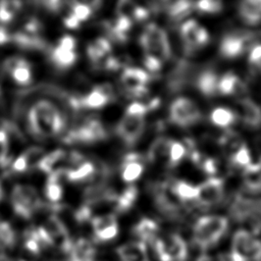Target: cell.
Segmentation results:
<instances>
[{
    "mask_svg": "<svg viewBox=\"0 0 261 261\" xmlns=\"http://www.w3.org/2000/svg\"><path fill=\"white\" fill-rule=\"evenodd\" d=\"M30 133L37 139L47 140L58 137L65 127L61 110L49 100H39L32 105L27 115Z\"/></svg>",
    "mask_w": 261,
    "mask_h": 261,
    "instance_id": "obj_1",
    "label": "cell"
},
{
    "mask_svg": "<svg viewBox=\"0 0 261 261\" xmlns=\"http://www.w3.org/2000/svg\"><path fill=\"white\" fill-rule=\"evenodd\" d=\"M140 45L146 58L162 64L171 56V47L166 32L155 23L148 24L140 36Z\"/></svg>",
    "mask_w": 261,
    "mask_h": 261,
    "instance_id": "obj_2",
    "label": "cell"
},
{
    "mask_svg": "<svg viewBox=\"0 0 261 261\" xmlns=\"http://www.w3.org/2000/svg\"><path fill=\"white\" fill-rule=\"evenodd\" d=\"M228 221L221 215H205L200 217L193 228L194 242L201 248H209L223 237Z\"/></svg>",
    "mask_w": 261,
    "mask_h": 261,
    "instance_id": "obj_3",
    "label": "cell"
},
{
    "mask_svg": "<svg viewBox=\"0 0 261 261\" xmlns=\"http://www.w3.org/2000/svg\"><path fill=\"white\" fill-rule=\"evenodd\" d=\"M230 261H261V241L245 229L234 232Z\"/></svg>",
    "mask_w": 261,
    "mask_h": 261,
    "instance_id": "obj_4",
    "label": "cell"
},
{
    "mask_svg": "<svg viewBox=\"0 0 261 261\" xmlns=\"http://www.w3.org/2000/svg\"><path fill=\"white\" fill-rule=\"evenodd\" d=\"M10 201L14 212L23 218H30L40 205L36 189L24 184H18L13 187Z\"/></svg>",
    "mask_w": 261,
    "mask_h": 261,
    "instance_id": "obj_5",
    "label": "cell"
},
{
    "mask_svg": "<svg viewBox=\"0 0 261 261\" xmlns=\"http://www.w3.org/2000/svg\"><path fill=\"white\" fill-rule=\"evenodd\" d=\"M155 250L160 261H185L188 257L187 244L176 233H168L157 239Z\"/></svg>",
    "mask_w": 261,
    "mask_h": 261,
    "instance_id": "obj_6",
    "label": "cell"
},
{
    "mask_svg": "<svg viewBox=\"0 0 261 261\" xmlns=\"http://www.w3.org/2000/svg\"><path fill=\"white\" fill-rule=\"evenodd\" d=\"M169 118L175 125L188 127L200 120L201 111L197 104L191 99L178 97L170 104Z\"/></svg>",
    "mask_w": 261,
    "mask_h": 261,
    "instance_id": "obj_7",
    "label": "cell"
},
{
    "mask_svg": "<svg viewBox=\"0 0 261 261\" xmlns=\"http://www.w3.org/2000/svg\"><path fill=\"white\" fill-rule=\"evenodd\" d=\"M149 81V73L139 67H126L120 75L123 90L133 98H142L147 93Z\"/></svg>",
    "mask_w": 261,
    "mask_h": 261,
    "instance_id": "obj_8",
    "label": "cell"
},
{
    "mask_svg": "<svg viewBox=\"0 0 261 261\" xmlns=\"http://www.w3.org/2000/svg\"><path fill=\"white\" fill-rule=\"evenodd\" d=\"M180 37L189 53L199 50L209 42L207 30L195 19H188L180 25Z\"/></svg>",
    "mask_w": 261,
    "mask_h": 261,
    "instance_id": "obj_9",
    "label": "cell"
},
{
    "mask_svg": "<svg viewBox=\"0 0 261 261\" xmlns=\"http://www.w3.org/2000/svg\"><path fill=\"white\" fill-rule=\"evenodd\" d=\"M145 129V116L125 112L117 124L118 137L127 145L136 144Z\"/></svg>",
    "mask_w": 261,
    "mask_h": 261,
    "instance_id": "obj_10",
    "label": "cell"
},
{
    "mask_svg": "<svg viewBox=\"0 0 261 261\" xmlns=\"http://www.w3.org/2000/svg\"><path fill=\"white\" fill-rule=\"evenodd\" d=\"M250 38L247 34H226L219 45V54L225 59H234L242 55L248 46Z\"/></svg>",
    "mask_w": 261,
    "mask_h": 261,
    "instance_id": "obj_11",
    "label": "cell"
},
{
    "mask_svg": "<svg viewBox=\"0 0 261 261\" xmlns=\"http://www.w3.org/2000/svg\"><path fill=\"white\" fill-rule=\"evenodd\" d=\"M113 97V90L107 84L99 85L85 97L76 99V105L89 109H99L106 106Z\"/></svg>",
    "mask_w": 261,
    "mask_h": 261,
    "instance_id": "obj_12",
    "label": "cell"
},
{
    "mask_svg": "<svg viewBox=\"0 0 261 261\" xmlns=\"http://www.w3.org/2000/svg\"><path fill=\"white\" fill-rule=\"evenodd\" d=\"M223 196V182L217 177H211L198 186L197 200L205 205L210 206L218 203Z\"/></svg>",
    "mask_w": 261,
    "mask_h": 261,
    "instance_id": "obj_13",
    "label": "cell"
},
{
    "mask_svg": "<svg viewBox=\"0 0 261 261\" xmlns=\"http://www.w3.org/2000/svg\"><path fill=\"white\" fill-rule=\"evenodd\" d=\"M105 137V130L100 121L91 119L85 122L80 127L73 129L68 139L81 143H93L102 140Z\"/></svg>",
    "mask_w": 261,
    "mask_h": 261,
    "instance_id": "obj_14",
    "label": "cell"
},
{
    "mask_svg": "<svg viewBox=\"0 0 261 261\" xmlns=\"http://www.w3.org/2000/svg\"><path fill=\"white\" fill-rule=\"evenodd\" d=\"M94 236L98 241L108 242L118 234V224L113 214L97 216L92 220Z\"/></svg>",
    "mask_w": 261,
    "mask_h": 261,
    "instance_id": "obj_15",
    "label": "cell"
},
{
    "mask_svg": "<svg viewBox=\"0 0 261 261\" xmlns=\"http://www.w3.org/2000/svg\"><path fill=\"white\" fill-rule=\"evenodd\" d=\"M121 261H148L146 244L143 242H130L121 245L117 249Z\"/></svg>",
    "mask_w": 261,
    "mask_h": 261,
    "instance_id": "obj_16",
    "label": "cell"
},
{
    "mask_svg": "<svg viewBox=\"0 0 261 261\" xmlns=\"http://www.w3.org/2000/svg\"><path fill=\"white\" fill-rule=\"evenodd\" d=\"M116 14L119 17H124L133 22L147 18L149 12L147 9L138 5L135 0H118L116 4Z\"/></svg>",
    "mask_w": 261,
    "mask_h": 261,
    "instance_id": "obj_17",
    "label": "cell"
},
{
    "mask_svg": "<svg viewBox=\"0 0 261 261\" xmlns=\"http://www.w3.org/2000/svg\"><path fill=\"white\" fill-rule=\"evenodd\" d=\"M111 50L112 47L109 40L105 38H97L89 44L87 53L93 65L97 66L102 60L111 55Z\"/></svg>",
    "mask_w": 261,
    "mask_h": 261,
    "instance_id": "obj_18",
    "label": "cell"
},
{
    "mask_svg": "<svg viewBox=\"0 0 261 261\" xmlns=\"http://www.w3.org/2000/svg\"><path fill=\"white\" fill-rule=\"evenodd\" d=\"M244 91V83L233 72H226L218 80V93L221 95H241Z\"/></svg>",
    "mask_w": 261,
    "mask_h": 261,
    "instance_id": "obj_19",
    "label": "cell"
},
{
    "mask_svg": "<svg viewBox=\"0 0 261 261\" xmlns=\"http://www.w3.org/2000/svg\"><path fill=\"white\" fill-rule=\"evenodd\" d=\"M69 253V261H94L96 250L90 241L80 239L70 246Z\"/></svg>",
    "mask_w": 261,
    "mask_h": 261,
    "instance_id": "obj_20",
    "label": "cell"
},
{
    "mask_svg": "<svg viewBox=\"0 0 261 261\" xmlns=\"http://www.w3.org/2000/svg\"><path fill=\"white\" fill-rule=\"evenodd\" d=\"M240 115L245 123L256 126L261 123V109L251 99H242L239 103Z\"/></svg>",
    "mask_w": 261,
    "mask_h": 261,
    "instance_id": "obj_21",
    "label": "cell"
},
{
    "mask_svg": "<svg viewBox=\"0 0 261 261\" xmlns=\"http://www.w3.org/2000/svg\"><path fill=\"white\" fill-rule=\"evenodd\" d=\"M218 80L216 73L210 69L202 71L196 81L198 90L206 97H212L218 93Z\"/></svg>",
    "mask_w": 261,
    "mask_h": 261,
    "instance_id": "obj_22",
    "label": "cell"
},
{
    "mask_svg": "<svg viewBox=\"0 0 261 261\" xmlns=\"http://www.w3.org/2000/svg\"><path fill=\"white\" fill-rule=\"evenodd\" d=\"M144 170L143 164L136 154H130L125 157L121 168V177L125 182L136 181L142 175Z\"/></svg>",
    "mask_w": 261,
    "mask_h": 261,
    "instance_id": "obj_23",
    "label": "cell"
},
{
    "mask_svg": "<svg viewBox=\"0 0 261 261\" xmlns=\"http://www.w3.org/2000/svg\"><path fill=\"white\" fill-rule=\"evenodd\" d=\"M43 158L42 151L38 148H33L28 151H25L23 154H21L12 164V169L16 172H24L29 170L31 167L35 165V163H39L41 159Z\"/></svg>",
    "mask_w": 261,
    "mask_h": 261,
    "instance_id": "obj_24",
    "label": "cell"
},
{
    "mask_svg": "<svg viewBox=\"0 0 261 261\" xmlns=\"http://www.w3.org/2000/svg\"><path fill=\"white\" fill-rule=\"evenodd\" d=\"M158 224L150 218L141 219L134 227L135 236L140 240V242H143L145 244L146 242H150L153 239H155L158 233Z\"/></svg>",
    "mask_w": 261,
    "mask_h": 261,
    "instance_id": "obj_25",
    "label": "cell"
},
{
    "mask_svg": "<svg viewBox=\"0 0 261 261\" xmlns=\"http://www.w3.org/2000/svg\"><path fill=\"white\" fill-rule=\"evenodd\" d=\"M165 10L173 19L185 17L192 10L191 0H161Z\"/></svg>",
    "mask_w": 261,
    "mask_h": 261,
    "instance_id": "obj_26",
    "label": "cell"
},
{
    "mask_svg": "<svg viewBox=\"0 0 261 261\" xmlns=\"http://www.w3.org/2000/svg\"><path fill=\"white\" fill-rule=\"evenodd\" d=\"M51 59L58 68L65 69L73 65L76 60V54L74 50H68L57 45L51 52Z\"/></svg>",
    "mask_w": 261,
    "mask_h": 261,
    "instance_id": "obj_27",
    "label": "cell"
},
{
    "mask_svg": "<svg viewBox=\"0 0 261 261\" xmlns=\"http://www.w3.org/2000/svg\"><path fill=\"white\" fill-rule=\"evenodd\" d=\"M210 120L213 125L226 128L236 120V113L226 107H216L210 113Z\"/></svg>",
    "mask_w": 261,
    "mask_h": 261,
    "instance_id": "obj_28",
    "label": "cell"
},
{
    "mask_svg": "<svg viewBox=\"0 0 261 261\" xmlns=\"http://www.w3.org/2000/svg\"><path fill=\"white\" fill-rule=\"evenodd\" d=\"M12 39L17 45L23 48H28V49L44 48V41L39 37L38 34L22 31V32L16 33Z\"/></svg>",
    "mask_w": 261,
    "mask_h": 261,
    "instance_id": "obj_29",
    "label": "cell"
},
{
    "mask_svg": "<svg viewBox=\"0 0 261 261\" xmlns=\"http://www.w3.org/2000/svg\"><path fill=\"white\" fill-rule=\"evenodd\" d=\"M94 172V165L91 162L85 161L76 163L65 171L67 178L70 181H83Z\"/></svg>",
    "mask_w": 261,
    "mask_h": 261,
    "instance_id": "obj_30",
    "label": "cell"
},
{
    "mask_svg": "<svg viewBox=\"0 0 261 261\" xmlns=\"http://www.w3.org/2000/svg\"><path fill=\"white\" fill-rule=\"evenodd\" d=\"M21 0H0V22L7 23L20 10Z\"/></svg>",
    "mask_w": 261,
    "mask_h": 261,
    "instance_id": "obj_31",
    "label": "cell"
},
{
    "mask_svg": "<svg viewBox=\"0 0 261 261\" xmlns=\"http://www.w3.org/2000/svg\"><path fill=\"white\" fill-rule=\"evenodd\" d=\"M45 195L52 202H57L62 198L63 189L57 178V174L50 175L45 187Z\"/></svg>",
    "mask_w": 261,
    "mask_h": 261,
    "instance_id": "obj_32",
    "label": "cell"
},
{
    "mask_svg": "<svg viewBox=\"0 0 261 261\" xmlns=\"http://www.w3.org/2000/svg\"><path fill=\"white\" fill-rule=\"evenodd\" d=\"M174 194L181 200H192L197 199L198 187H195L187 181H177L173 188Z\"/></svg>",
    "mask_w": 261,
    "mask_h": 261,
    "instance_id": "obj_33",
    "label": "cell"
},
{
    "mask_svg": "<svg viewBox=\"0 0 261 261\" xmlns=\"http://www.w3.org/2000/svg\"><path fill=\"white\" fill-rule=\"evenodd\" d=\"M9 74H11L14 82L18 85H29L32 82L31 66L27 60L14 68Z\"/></svg>",
    "mask_w": 261,
    "mask_h": 261,
    "instance_id": "obj_34",
    "label": "cell"
},
{
    "mask_svg": "<svg viewBox=\"0 0 261 261\" xmlns=\"http://www.w3.org/2000/svg\"><path fill=\"white\" fill-rule=\"evenodd\" d=\"M15 243V234L11 226L0 221V249L11 248Z\"/></svg>",
    "mask_w": 261,
    "mask_h": 261,
    "instance_id": "obj_35",
    "label": "cell"
},
{
    "mask_svg": "<svg viewBox=\"0 0 261 261\" xmlns=\"http://www.w3.org/2000/svg\"><path fill=\"white\" fill-rule=\"evenodd\" d=\"M138 196V191L135 187L127 188L118 198H117V208L121 211L127 210L130 208Z\"/></svg>",
    "mask_w": 261,
    "mask_h": 261,
    "instance_id": "obj_36",
    "label": "cell"
},
{
    "mask_svg": "<svg viewBox=\"0 0 261 261\" xmlns=\"http://www.w3.org/2000/svg\"><path fill=\"white\" fill-rule=\"evenodd\" d=\"M186 154V148L184 145L176 141H170L169 151H168V162L171 165L178 164Z\"/></svg>",
    "mask_w": 261,
    "mask_h": 261,
    "instance_id": "obj_37",
    "label": "cell"
},
{
    "mask_svg": "<svg viewBox=\"0 0 261 261\" xmlns=\"http://www.w3.org/2000/svg\"><path fill=\"white\" fill-rule=\"evenodd\" d=\"M231 161L234 165L238 166H244V167H248L251 165V155L249 152V149L242 145L240 146L233 153L231 156Z\"/></svg>",
    "mask_w": 261,
    "mask_h": 261,
    "instance_id": "obj_38",
    "label": "cell"
},
{
    "mask_svg": "<svg viewBox=\"0 0 261 261\" xmlns=\"http://www.w3.org/2000/svg\"><path fill=\"white\" fill-rule=\"evenodd\" d=\"M196 6L204 13H217L223 7V0H198Z\"/></svg>",
    "mask_w": 261,
    "mask_h": 261,
    "instance_id": "obj_39",
    "label": "cell"
},
{
    "mask_svg": "<svg viewBox=\"0 0 261 261\" xmlns=\"http://www.w3.org/2000/svg\"><path fill=\"white\" fill-rule=\"evenodd\" d=\"M93 12V9H91L89 6L84 4H72V8L70 11V15L73 16L80 23L87 20Z\"/></svg>",
    "mask_w": 261,
    "mask_h": 261,
    "instance_id": "obj_40",
    "label": "cell"
},
{
    "mask_svg": "<svg viewBox=\"0 0 261 261\" xmlns=\"http://www.w3.org/2000/svg\"><path fill=\"white\" fill-rule=\"evenodd\" d=\"M8 135L5 130L0 129V165H3L8 157L9 141Z\"/></svg>",
    "mask_w": 261,
    "mask_h": 261,
    "instance_id": "obj_41",
    "label": "cell"
},
{
    "mask_svg": "<svg viewBox=\"0 0 261 261\" xmlns=\"http://www.w3.org/2000/svg\"><path fill=\"white\" fill-rule=\"evenodd\" d=\"M249 61L250 63L261 70V44L255 45L249 54Z\"/></svg>",
    "mask_w": 261,
    "mask_h": 261,
    "instance_id": "obj_42",
    "label": "cell"
},
{
    "mask_svg": "<svg viewBox=\"0 0 261 261\" xmlns=\"http://www.w3.org/2000/svg\"><path fill=\"white\" fill-rule=\"evenodd\" d=\"M41 2L47 10L51 12H58L62 7L63 0H41Z\"/></svg>",
    "mask_w": 261,
    "mask_h": 261,
    "instance_id": "obj_43",
    "label": "cell"
},
{
    "mask_svg": "<svg viewBox=\"0 0 261 261\" xmlns=\"http://www.w3.org/2000/svg\"><path fill=\"white\" fill-rule=\"evenodd\" d=\"M57 45L62 48L68 49V50H74L75 49V40L71 36H63L59 40Z\"/></svg>",
    "mask_w": 261,
    "mask_h": 261,
    "instance_id": "obj_44",
    "label": "cell"
},
{
    "mask_svg": "<svg viewBox=\"0 0 261 261\" xmlns=\"http://www.w3.org/2000/svg\"><path fill=\"white\" fill-rule=\"evenodd\" d=\"M102 0H72V4H84L89 6L91 9H96L100 6Z\"/></svg>",
    "mask_w": 261,
    "mask_h": 261,
    "instance_id": "obj_45",
    "label": "cell"
},
{
    "mask_svg": "<svg viewBox=\"0 0 261 261\" xmlns=\"http://www.w3.org/2000/svg\"><path fill=\"white\" fill-rule=\"evenodd\" d=\"M248 6H250L253 10H255L258 14L261 15V0H242Z\"/></svg>",
    "mask_w": 261,
    "mask_h": 261,
    "instance_id": "obj_46",
    "label": "cell"
},
{
    "mask_svg": "<svg viewBox=\"0 0 261 261\" xmlns=\"http://www.w3.org/2000/svg\"><path fill=\"white\" fill-rule=\"evenodd\" d=\"M9 40H10V36L7 34V32L4 29L0 28V45L7 43Z\"/></svg>",
    "mask_w": 261,
    "mask_h": 261,
    "instance_id": "obj_47",
    "label": "cell"
},
{
    "mask_svg": "<svg viewBox=\"0 0 261 261\" xmlns=\"http://www.w3.org/2000/svg\"><path fill=\"white\" fill-rule=\"evenodd\" d=\"M198 261H213V260L208 256H202L201 258L198 259Z\"/></svg>",
    "mask_w": 261,
    "mask_h": 261,
    "instance_id": "obj_48",
    "label": "cell"
},
{
    "mask_svg": "<svg viewBox=\"0 0 261 261\" xmlns=\"http://www.w3.org/2000/svg\"><path fill=\"white\" fill-rule=\"evenodd\" d=\"M2 198V188H1V185H0V200Z\"/></svg>",
    "mask_w": 261,
    "mask_h": 261,
    "instance_id": "obj_49",
    "label": "cell"
}]
</instances>
